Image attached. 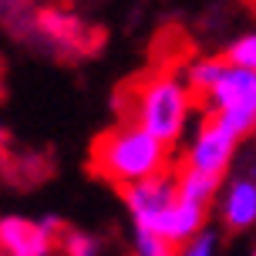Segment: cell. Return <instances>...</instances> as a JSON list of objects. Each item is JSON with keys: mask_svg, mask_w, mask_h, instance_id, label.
Segmentation results:
<instances>
[{"mask_svg": "<svg viewBox=\"0 0 256 256\" xmlns=\"http://www.w3.org/2000/svg\"><path fill=\"white\" fill-rule=\"evenodd\" d=\"M122 199L128 206V216H132V226H145V230H155L166 212L179 202V186H176V172H166V176H155L148 182H138V186H128L122 189Z\"/></svg>", "mask_w": 256, "mask_h": 256, "instance_id": "5", "label": "cell"}, {"mask_svg": "<svg viewBox=\"0 0 256 256\" xmlns=\"http://www.w3.org/2000/svg\"><path fill=\"white\" fill-rule=\"evenodd\" d=\"M38 24H40V34L51 40L54 48H64V51H81L84 48V24L71 14L44 10L38 17Z\"/></svg>", "mask_w": 256, "mask_h": 256, "instance_id": "8", "label": "cell"}, {"mask_svg": "<svg viewBox=\"0 0 256 256\" xmlns=\"http://www.w3.org/2000/svg\"><path fill=\"white\" fill-rule=\"evenodd\" d=\"M64 226L58 216H44L40 222L20 216L0 219V253L4 256H51L61 246Z\"/></svg>", "mask_w": 256, "mask_h": 256, "instance_id": "3", "label": "cell"}, {"mask_svg": "<svg viewBox=\"0 0 256 256\" xmlns=\"http://www.w3.org/2000/svg\"><path fill=\"white\" fill-rule=\"evenodd\" d=\"M61 250L64 256H102V243L91 232H81V230H64Z\"/></svg>", "mask_w": 256, "mask_h": 256, "instance_id": "12", "label": "cell"}, {"mask_svg": "<svg viewBox=\"0 0 256 256\" xmlns=\"http://www.w3.org/2000/svg\"><path fill=\"white\" fill-rule=\"evenodd\" d=\"M236 145H240V138H236L232 132H226L216 118L206 115L199 132H196V138H192V145L186 148V155H182V166L222 179L226 168H230V162H232V155H236Z\"/></svg>", "mask_w": 256, "mask_h": 256, "instance_id": "4", "label": "cell"}, {"mask_svg": "<svg viewBox=\"0 0 256 256\" xmlns=\"http://www.w3.org/2000/svg\"><path fill=\"white\" fill-rule=\"evenodd\" d=\"M206 115H219V112H256V71L243 68H226L222 81L216 91L202 102Z\"/></svg>", "mask_w": 256, "mask_h": 256, "instance_id": "6", "label": "cell"}, {"mask_svg": "<svg viewBox=\"0 0 256 256\" xmlns=\"http://www.w3.org/2000/svg\"><path fill=\"white\" fill-rule=\"evenodd\" d=\"M168 168H172V148L138 125L118 122L91 142V172L118 189L166 176Z\"/></svg>", "mask_w": 256, "mask_h": 256, "instance_id": "1", "label": "cell"}, {"mask_svg": "<svg viewBox=\"0 0 256 256\" xmlns=\"http://www.w3.org/2000/svg\"><path fill=\"white\" fill-rule=\"evenodd\" d=\"M219 253V236L216 230H202L196 240H189V243L179 250V256H216Z\"/></svg>", "mask_w": 256, "mask_h": 256, "instance_id": "14", "label": "cell"}, {"mask_svg": "<svg viewBox=\"0 0 256 256\" xmlns=\"http://www.w3.org/2000/svg\"><path fill=\"white\" fill-rule=\"evenodd\" d=\"M196 104L199 102H196V94L186 81H179L172 71H152L138 81L132 78L128 104L122 108V122L145 128L152 138L176 148L182 132H186L189 112Z\"/></svg>", "mask_w": 256, "mask_h": 256, "instance_id": "2", "label": "cell"}, {"mask_svg": "<svg viewBox=\"0 0 256 256\" xmlns=\"http://www.w3.org/2000/svg\"><path fill=\"white\" fill-rule=\"evenodd\" d=\"M253 256H256V250H253Z\"/></svg>", "mask_w": 256, "mask_h": 256, "instance_id": "17", "label": "cell"}, {"mask_svg": "<svg viewBox=\"0 0 256 256\" xmlns=\"http://www.w3.org/2000/svg\"><path fill=\"white\" fill-rule=\"evenodd\" d=\"M219 219L230 232H243L250 226H256V182L240 176L236 182H230V189L222 196L219 206Z\"/></svg>", "mask_w": 256, "mask_h": 256, "instance_id": "7", "label": "cell"}, {"mask_svg": "<svg viewBox=\"0 0 256 256\" xmlns=\"http://www.w3.org/2000/svg\"><path fill=\"white\" fill-rule=\"evenodd\" d=\"M246 179H253V182H256V158L250 162V166H246Z\"/></svg>", "mask_w": 256, "mask_h": 256, "instance_id": "15", "label": "cell"}, {"mask_svg": "<svg viewBox=\"0 0 256 256\" xmlns=\"http://www.w3.org/2000/svg\"><path fill=\"white\" fill-rule=\"evenodd\" d=\"M226 68H230L226 58H199V61L189 64V71H186V84L192 88V94H196V102H199V104L216 91V84L222 81V74H226Z\"/></svg>", "mask_w": 256, "mask_h": 256, "instance_id": "9", "label": "cell"}, {"mask_svg": "<svg viewBox=\"0 0 256 256\" xmlns=\"http://www.w3.org/2000/svg\"><path fill=\"white\" fill-rule=\"evenodd\" d=\"M250 4H256V0H250Z\"/></svg>", "mask_w": 256, "mask_h": 256, "instance_id": "16", "label": "cell"}, {"mask_svg": "<svg viewBox=\"0 0 256 256\" xmlns=\"http://www.w3.org/2000/svg\"><path fill=\"white\" fill-rule=\"evenodd\" d=\"M226 61L243 71H256V34H243L226 48Z\"/></svg>", "mask_w": 256, "mask_h": 256, "instance_id": "13", "label": "cell"}, {"mask_svg": "<svg viewBox=\"0 0 256 256\" xmlns=\"http://www.w3.org/2000/svg\"><path fill=\"white\" fill-rule=\"evenodd\" d=\"M179 250L182 246H176L158 232L145 230V226H132V256H179Z\"/></svg>", "mask_w": 256, "mask_h": 256, "instance_id": "11", "label": "cell"}, {"mask_svg": "<svg viewBox=\"0 0 256 256\" xmlns=\"http://www.w3.org/2000/svg\"><path fill=\"white\" fill-rule=\"evenodd\" d=\"M219 182H222V179H216V176H206V172H196V168H186V166L176 168L179 199H186V202H196V206H206V209H209V202L216 199Z\"/></svg>", "mask_w": 256, "mask_h": 256, "instance_id": "10", "label": "cell"}]
</instances>
